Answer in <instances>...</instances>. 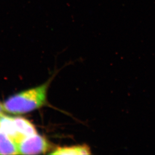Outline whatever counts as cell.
<instances>
[{"instance_id": "cell-1", "label": "cell", "mask_w": 155, "mask_h": 155, "mask_svg": "<svg viewBox=\"0 0 155 155\" xmlns=\"http://www.w3.org/2000/svg\"><path fill=\"white\" fill-rule=\"evenodd\" d=\"M48 86L46 83L10 97L2 105L3 110L13 114H21L39 108L45 102Z\"/></svg>"}, {"instance_id": "cell-2", "label": "cell", "mask_w": 155, "mask_h": 155, "mask_svg": "<svg viewBox=\"0 0 155 155\" xmlns=\"http://www.w3.org/2000/svg\"><path fill=\"white\" fill-rule=\"evenodd\" d=\"M17 145L19 154L24 155L44 154L50 147L45 138L37 134L26 137Z\"/></svg>"}, {"instance_id": "cell-3", "label": "cell", "mask_w": 155, "mask_h": 155, "mask_svg": "<svg viewBox=\"0 0 155 155\" xmlns=\"http://www.w3.org/2000/svg\"><path fill=\"white\" fill-rule=\"evenodd\" d=\"M0 132L5 134L17 143L22 140L17 130L13 117L0 114Z\"/></svg>"}, {"instance_id": "cell-4", "label": "cell", "mask_w": 155, "mask_h": 155, "mask_svg": "<svg viewBox=\"0 0 155 155\" xmlns=\"http://www.w3.org/2000/svg\"><path fill=\"white\" fill-rule=\"evenodd\" d=\"M18 133L23 139L37 134L35 126L29 120L24 117H13Z\"/></svg>"}, {"instance_id": "cell-5", "label": "cell", "mask_w": 155, "mask_h": 155, "mask_svg": "<svg viewBox=\"0 0 155 155\" xmlns=\"http://www.w3.org/2000/svg\"><path fill=\"white\" fill-rule=\"evenodd\" d=\"M19 154L17 143L5 134L0 132V155Z\"/></svg>"}, {"instance_id": "cell-6", "label": "cell", "mask_w": 155, "mask_h": 155, "mask_svg": "<svg viewBox=\"0 0 155 155\" xmlns=\"http://www.w3.org/2000/svg\"><path fill=\"white\" fill-rule=\"evenodd\" d=\"M52 155H91V149L88 145L83 144L72 147H59L51 153Z\"/></svg>"}, {"instance_id": "cell-7", "label": "cell", "mask_w": 155, "mask_h": 155, "mask_svg": "<svg viewBox=\"0 0 155 155\" xmlns=\"http://www.w3.org/2000/svg\"><path fill=\"white\" fill-rule=\"evenodd\" d=\"M3 110L2 105H0V114H1L2 110Z\"/></svg>"}]
</instances>
